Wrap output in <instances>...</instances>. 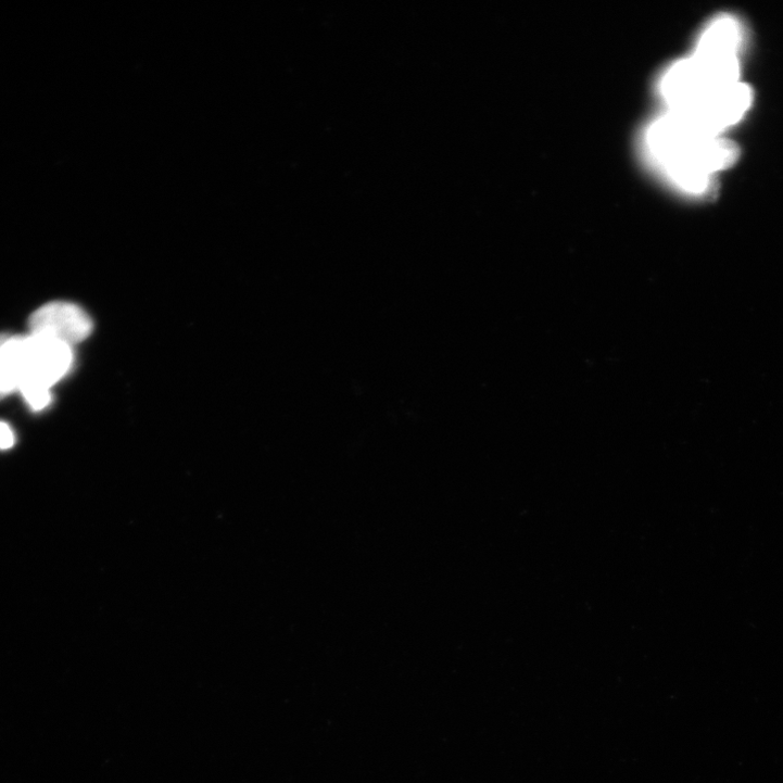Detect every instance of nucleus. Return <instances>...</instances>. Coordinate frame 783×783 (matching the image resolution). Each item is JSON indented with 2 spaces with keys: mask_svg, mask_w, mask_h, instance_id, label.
<instances>
[{
  "mask_svg": "<svg viewBox=\"0 0 783 783\" xmlns=\"http://www.w3.org/2000/svg\"><path fill=\"white\" fill-rule=\"evenodd\" d=\"M646 149L665 176L692 195L707 194L713 176L734 165L738 157L734 143L700 135L670 113L651 126Z\"/></svg>",
  "mask_w": 783,
  "mask_h": 783,
  "instance_id": "1",
  "label": "nucleus"
},
{
  "mask_svg": "<svg viewBox=\"0 0 783 783\" xmlns=\"http://www.w3.org/2000/svg\"><path fill=\"white\" fill-rule=\"evenodd\" d=\"M73 348L29 333L18 337V392L30 387L51 390L72 369Z\"/></svg>",
  "mask_w": 783,
  "mask_h": 783,
  "instance_id": "2",
  "label": "nucleus"
},
{
  "mask_svg": "<svg viewBox=\"0 0 783 783\" xmlns=\"http://www.w3.org/2000/svg\"><path fill=\"white\" fill-rule=\"evenodd\" d=\"M29 329L31 334L50 338L73 348L89 338L93 323L79 306L53 302L33 314Z\"/></svg>",
  "mask_w": 783,
  "mask_h": 783,
  "instance_id": "3",
  "label": "nucleus"
},
{
  "mask_svg": "<svg viewBox=\"0 0 783 783\" xmlns=\"http://www.w3.org/2000/svg\"><path fill=\"white\" fill-rule=\"evenodd\" d=\"M742 33L738 23L729 16L715 20L700 36L694 56L713 63H740Z\"/></svg>",
  "mask_w": 783,
  "mask_h": 783,
  "instance_id": "4",
  "label": "nucleus"
},
{
  "mask_svg": "<svg viewBox=\"0 0 783 783\" xmlns=\"http://www.w3.org/2000/svg\"><path fill=\"white\" fill-rule=\"evenodd\" d=\"M15 434L11 426L7 422L0 421V450L7 451L14 446Z\"/></svg>",
  "mask_w": 783,
  "mask_h": 783,
  "instance_id": "5",
  "label": "nucleus"
},
{
  "mask_svg": "<svg viewBox=\"0 0 783 783\" xmlns=\"http://www.w3.org/2000/svg\"><path fill=\"white\" fill-rule=\"evenodd\" d=\"M7 337H8V334H0V345L3 344V342H4L5 339H7Z\"/></svg>",
  "mask_w": 783,
  "mask_h": 783,
  "instance_id": "6",
  "label": "nucleus"
}]
</instances>
